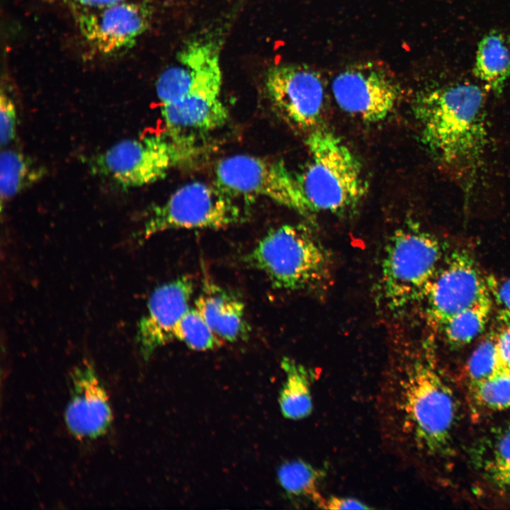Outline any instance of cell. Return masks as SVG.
Listing matches in <instances>:
<instances>
[{
	"instance_id": "22",
	"label": "cell",
	"mask_w": 510,
	"mask_h": 510,
	"mask_svg": "<svg viewBox=\"0 0 510 510\" xmlns=\"http://www.w3.org/2000/svg\"><path fill=\"white\" fill-rule=\"evenodd\" d=\"M174 337L195 351L214 350L222 344L195 306L190 307L177 324Z\"/></svg>"
},
{
	"instance_id": "16",
	"label": "cell",
	"mask_w": 510,
	"mask_h": 510,
	"mask_svg": "<svg viewBox=\"0 0 510 510\" xmlns=\"http://www.w3.org/2000/svg\"><path fill=\"white\" fill-rule=\"evenodd\" d=\"M195 301V307L222 341L244 339L249 327L245 318L243 302L217 285H208Z\"/></svg>"
},
{
	"instance_id": "8",
	"label": "cell",
	"mask_w": 510,
	"mask_h": 510,
	"mask_svg": "<svg viewBox=\"0 0 510 510\" xmlns=\"http://www.w3.org/2000/svg\"><path fill=\"white\" fill-rule=\"evenodd\" d=\"M236 198L217 183H186L152 209L141 237L171 230H220L236 225L246 216Z\"/></svg>"
},
{
	"instance_id": "19",
	"label": "cell",
	"mask_w": 510,
	"mask_h": 510,
	"mask_svg": "<svg viewBox=\"0 0 510 510\" xmlns=\"http://www.w3.org/2000/svg\"><path fill=\"white\" fill-rule=\"evenodd\" d=\"M45 174V169L26 154L9 149L2 151L0 157L1 203L39 181Z\"/></svg>"
},
{
	"instance_id": "30",
	"label": "cell",
	"mask_w": 510,
	"mask_h": 510,
	"mask_svg": "<svg viewBox=\"0 0 510 510\" xmlns=\"http://www.w3.org/2000/svg\"><path fill=\"white\" fill-rule=\"evenodd\" d=\"M84 8H96L129 0H73Z\"/></svg>"
},
{
	"instance_id": "26",
	"label": "cell",
	"mask_w": 510,
	"mask_h": 510,
	"mask_svg": "<svg viewBox=\"0 0 510 510\" xmlns=\"http://www.w3.org/2000/svg\"><path fill=\"white\" fill-rule=\"evenodd\" d=\"M17 125L16 108L11 98L1 91L0 96V141L8 144L15 137Z\"/></svg>"
},
{
	"instance_id": "20",
	"label": "cell",
	"mask_w": 510,
	"mask_h": 510,
	"mask_svg": "<svg viewBox=\"0 0 510 510\" xmlns=\"http://www.w3.org/2000/svg\"><path fill=\"white\" fill-rule=\"evenodd\" d=\"M324 474L302 460L283 463L278 470V479L285 492L291 498L312 502L322 508L326 497L320 492Z\"/></svg>"
},
{
	"instance_id": "23",
	"label": "cell",
	"mask_w": 510,
	"mask_h": 510,
	"mask_svg": "<svg viewBox=\"0 0 510 510\" xmlns=\"http://www.w3.org/2000/svg\"><path fill=\"white\" fill-rule=\"evenodd\" d=\"M476 402L494 411L510 408V368H498L471 389Z\"/></svg>"
},
{
	"instance_id": "28",
	"label": "cell",
	"mask_w": 510,
	"mask_h": 510,
	"mask_svg": "<svg viewBox=\"0 0 510 510\" xmlns=\"http://www.w3.org/2000/svg\"><path fill=\"white\" fill-rule=\"evenodd\" d=\"M499 320L502 326L496 334V368H510V318Z\"/></svg>"
},
{
	"instance_id": "10",
	"label": "cell",
	"mask_w": 510,
	"mask_h": 510,
	"mask_svg": "<svg viewBox=\"0 0 510 510\" xmlns=\"http://www.w3.org/2000/svg\"><path fill=\"white\" fill-rule=\"evenodd\" d=\"M332 90L341 110L369 123L385 120L400 96V86L391 74L370 62L340 72L332 81Z\"/></svg>"
},
{
	"instance_id": "1",
	"label": "cell",
	"mask_w": 510,
	"mask_h": 510,
	"mask_svg": "<svg viewBox=\"0 0 510 510\" xmlns=\"http://www.w3.org/2000/svg\"><path fill=\"white\" fill-rule=\"evenodd\" d=\"M382 436L397 456L437 457L448 450L457 416L452 389L425 357L402 359L381 381Z\"/></svg>"
},
{
	"instance_id": "3",
	"label": "cell",
	"mask_w": 510,
	"mask_h": 510,
	"mask_svg": "<svg viewBox=\"0 0 510 510\" xmlns=\"http://www.w3.org/2000/svg\"><path fill=\"white\" fill-rule=\"evenodd\" d=\"M178 58L188 67L191 81L179 99L160 106L164 132L180 144L198 149V140L224 125L229 115L221 98L220 45L212 39L191 41Z\"/></svg>"
},
{
	"instance_id": "15",
	"label": "cell",
	"mask_w": 510,
	"mask_h": 510,
	"mask_svg": "<svg viewBox=\"0 0 510 510\" xmlns=\"http://www.w3.org/2000/svg\"><path fill=\"white\" fill-rule=\"evenodd\" d=\"M71 395L64 412L69 431L79 439L105 434L113 415L107 392L91 363L84 361L70 375Z\"/></svg>"
},
{
	"instance_id": "13",
	"label": "cell",
	"mask_w": 510,
	"mask_h": 510,
	"mask_svg": "<svg viewBox=\"0 0 510 510\" xmlns=\"http://www.w3.org/2000/svg\"><path fill=\"white\" fill-rule=\"evenodd\" d=\"M193 290V280L188 276L178 277L154 290L147 311L137 326L136 342L144 360L175 339L176 325L190 308Z\"/></svg>"
},
{
	"instance_id": "2",
	"label": "cell",
	"mask_w": 510,
	"mask_h": 510,
	"mask_svg": "<svg viewBox=\"0 0 510 510\" xmlns=\"http://www.w3.org/2000/svg\"><path fill=\"white\" fill-rule=\"evenodd\" d=\"M413 112L431 155L468 194L487 144L484 95L472 83H456L419 94Z\"/></svg>"
},
{
	"instance_id": "14",
	"label": "cell",
	"mask_w": 510,
	"mask_h": 510,
	"mask_svg": "<svg viewBox=\"0 0 510 510\" xmlns=\"http://www.w3.org/2000/svg\"><path fill=\"white\" fill-rule=\"evenodd\" d=\"M90 9L80 14L79 27L86 41L103 54L130 48L147 28V10L130 0Z\"/></svg>"
},
{
	"instance_id": "27",
	"label": "cell",
	"mask_w": 510,
	"mask_h": 510,
	"mask_svg": "<svg viewBox=\"0 0 510 510\" xmlns=\"http://www.w3.org/2000/svg\"><path fill=\"white\" fill-rule=\"evenodd\" d=\"M485 280L491 298L499 307V319L510 318V278L490 275Z\"/></svg>"
},
{
	"instance_id": "25",
	"label": "cell",
	"mask_w": 510,
	"mask_h": 510,
	"mask_svg": "<svg viewBox=\"0 0 510 510\" xmlns=\"http://www.w3.org/2000/svg\"><path fill=\"white\" fill-rule=\"evenodd\" d=\"M496 334L493 332L488 334L469 358L467 373L470 390L489 377L497 368Z\"/></svg>"
},
{
	"instance_id": "12",
	"label": "cell",
	"mask_w": 510,
	"mask_h": 510,
	"mask_svg": "<svg viewBox=\"0 0 510 510\" xmlns=\"http://www.w3.org/2000/svg\"><path fill=\"white\" fill-rule=\"evenodd\" d=\"M265 85L273 105L290 123L301 129L316 128L324 88L315 71L300 64L276 65L268 71Z\"/></svg>"
},
{
	"instance_id": "11",
	"label": "cell",
	"mask_w": 510,
	"mask_h": 510,
	"mask_svg": "<svg viewBox=\"0 0 510 510\" xmlns=\"http://www.w3.org/2000/svg\"><path fill=\"white\" fill-rule=\"evenodd\" d=\"M489 295L473 257L465 250H457L437 270L424 297L429 317L441 327Z\"/></svg>"
},
{
	"instance_id": "17",
	"label": "cell",
	"mask_w": 510,
	"mask_h": 510,
	"mask_svg": "<svg viewBox=\"0 0 510 510\" xmlns=\"http://www.w3.org/2000/svg\"><path fill=\"white\" fill-rule=\"evenodd\" d=\"M474 75L496 96L510 78V35L498 30L487 33L478 43Z\"/></svg>"
},
{
	"instance_id": "4",
	"label": "cell",
	"mask_w": 510,
	"mask_h": 510,
	"mask_svg": "<svg viewBox=\"0 0 510 510\" xmlns=\"http://www.w3.org/2000/svg\"><path fill=\"white\" fill-rule=\"evenodd\" d=\"M310 159L298 180L317 214L345 215L357 209L367 191L361 164L333 132L314 128L306 137Z\"/></svg>"
},
{
	"instance_id": "7",
	"label": "cell",
	"mask_w": 510,
	"mask_h": 510,
	"mask_svg": "<svg viewBox=\"0 0 510 510\" xmlns=\"http://www.w3.org/2000/svg\"><path fill=\"white\" fill-rule=\"evenodd\" d=\"M198 149L181 145L165 132L121 140L94 159V169L123 189L153 183L186 163Z\"/></svg>"
},
{
	"instance_id": "18",
	"label": "cell",
	"mask_w": 510,
	"mask_h": 510,
	"mask_svg": "<svg viewBox=\"0 0 510 510\" xmlns=\"http://www.w3.org/2000/svg\"><path fill=\"white\" fill-rule=\"evenodd\" d=\"M280 366L285 374L278 398L280 411L287 419H304L312 412L311 387L315 373L289 357L282 358Z\"/></svg>"
},
{
	"instance_id": "24",
	"label": "cell",
	"mask_w": 510,
	"mask_h": 510,
	"mask_svg": "<svg viewBox=\"0 0 510 510\" xmlns=\"http://www.w3.org/2000/svg\"><path fill=\"white\" fill-rule=\"evenodd\" d=\"M484 471L495 485L510 492V425L495 441L484 463Z\"/></svg>"
},
{
	"instance_id": "6",
	"label": "cell",
	"mask_w": 510,
	"mask_h": 510,
	"mask_svg": "<svg viewBox=\"0 0 510 510\" xmlns=\"http://www.w3.org/2000/svg\"><path fill=\"white\" fill-rule=\"evenodd\" d=\"M438 239L414 227L396 230L387 240L381 264L382 299L400 310L424 297L441 255Z\"/></svg>"
},
{
	"instance_id": "29",
	"label": "cell",
	"mask_w": 510,
	"mask_h": 510,
	"mask_svg": "<svg viewBox=\"0 0 510 510\" xmlns=\"http://www.w3.org/2000/svg\"><path fill=\"white\" fill-rule=\"evenodd\" d=\"M324 509H369V507L358 499L351 497L329 496L325 497L322 508Z\"/></svg>"
},
{
	"instance_id": "5",
	"label": "cell",
	"mask_w": 510,
	"mask_h": 510,
	"mask_svg": "<svg viewBox=\"0 0 510 510\" xmlns=\"http://www.w3.org/2000/svg\"><path fill=\"white\" fill-rule=\"evenodd\" d=\"M245 261L263 273L276 288L313 289L331 273V259L320 240L305 224H285L270 230L246 255Z\"/></svg>"
},
{
	"instance_id": "21",
	"label": "cell",
	"mask_w": 510,
	"mask_h": 510,
	"mask_svg": "<svg viewBox=\"0 0 510 510\" xmlns=\"http://www.w3.org/2000/svg\"><path fill=\"white\" fill-rule=\"evenodd\" d=\"M492 305L489 295L448 319L441 326L448 342L453 346H461L474 340L484 329Z\"/></svg>"
},
{
	"instance_id": "9",
	"label": "cell",
	"mask_w": 510,
	"mask_h": 510,
	"mask_svg": "<svg viewBox=\"0 0 510 510\" xmlns=\"http://www.w3.org/2000/svg\"><path fill=\"white\" fill-rule=\"evenodd\" d=\"M215 174L216 183L237 197H264L310 221L316 215L297 173L283 162L250 154H234L220 159Z\"/></svg>"
}]
</instances>
